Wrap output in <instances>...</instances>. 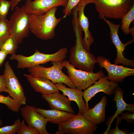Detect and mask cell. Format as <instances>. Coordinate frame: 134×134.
<instances>
[{
  "label": "cell",
  "instance_id": "6da1fadb",
  "mask_svg": "<svg viewBox=\"0 0 134 134\" xmlns=\"http://www.w3.org/2000/svg\"><path fill=\"white\" fill-rule=\"evenodd\" d=\"M77 15H74L72 21L76 37V44L71 48L69 61L75 68L88 72H93L97 63L94 55L86 50L82 43V32L78 23Z\"/></svg>",
  "mask_w": 134,
  "mask_h": 134
},
{
  "label": "cell",
  "instance_id": "7a4b0ae2",
  "mask_svg": "<svg viewBox=\"0 0 134 134\" xmlns=\"http://www.w3.org/2000/svg\"><path fill=\"white\" fill-rule=\"evenodd\" d=\"M58 7H54L42 14H32L30 19V31L37 37L47 40L52 39L55 35V28L63 19L57 18L55 14Z\"/></svg>",
  "mask_w": 134,
  "mask_h": 134
},
{
  "label": "cell",
  "instance_id": "3957f363",
  "mask_svg": "<svg viewBox=\"0 0 134 134\" xmlns=\"http://www.w3.org/2000/svg\"><path fill=\"white\" fill-rule=\"evenodd\" d=\"M67 52V49L65 47L61 48L56 52L51 54L43 53L36 49L34 54L30 56L14 54L11 55L9 59L17 61V68L23 69L45 64L50 61L63 62L66 58Z\"/></svg>",
  "mask_w": 134,
  "mask_h": 134
},
{
  "label": "cell",
  "instance_id": "277c9868",
  "mask_svg": "<svg viewBox=\"0 0 134 134\" xmlns=\"http://www.w3.org/2000/svg\"><path fill=\"white\" fill-rule=\"evenodd\" d=\"M99 17L121 19L134 5V0H93Z\"/></svg>",
  "mask_w": 134,
  "mask_h": 134
},
{
  "label": "cell",
  "instance_id": "5b68a950",
  "mask_svg": "<svg viewBox=\"0 0 134 134\" xmlns=\"http://www.w3.org/2000/svg\"><path fill=\"white\" fill-rule=\"evenodd\" d=\"M52 66L48 67L38 65L29 68V75L32 77H43L51 81L55 84L62 83L67 85L69 88H76L73 83L68 76L62 71L64 67L62 62L52 61H51Z\"/></svg>",
  "mask_w": 134,
  "mask_h": 134
},
{
  "label": "cell",
  "instance_id": "8992f818",
  "mask_svg": "<svg viewBox=\"0 0 134 134\" xmlns=\"http://www.w3.org/2000/svg\"><path fill=\"white\" fill-rule=\"evenodd\" d=\"M31 14L26 10L24 5L20 8L15 7L10 16L9 21L10 35L15 38L18 44L29 35Z\"/></svg>",
  "mask_w": 134,
  "mask_h": 134
},
{
  "label": "cell",
  "instance_id": "52a82bcc",
  "mask_svg": "<svg viewBox=\"0 0 134 134\" xmlns=\"http://www.w3.org/2000/svg\"><path fill=\"white\" fill-rule=\"evenodd\" d=\"M62 63L67 69L68 76L76 88L80 90H85L105 75L101 70L94 73L77 69L67 60L63 61Z\"/></svg>",
  "mask_w": 134,
  "mask_h": 134
},
{
  "label": "cell",
  "instance_id": "ba28073f",
  "mask_svg": "<svg viewBox=\"0 0 134 134\" xmlns=\"http://www.w3.org/2000/svg\"><path fill=\"white\" fill-rule=\"evenodd\" d=\"M55 134H93L97 125L86 119L82 115H76L69 120L58 125Z\"/></svg>",
  "mask_w": 134,
  "mask_h": 134
},
{
  "label": "cell",
  "instance_id": "9c48e42d",
  "mask_svg": "<svg viewBox=\"0 0 134 134\" xmlns=\"http://www.w3.org/2000/svg\"><path fill=\"white\" fill-rule=\"evenodd\" d=\"M3 74L9 95L21 105H25L27 99L23 88L8 62L5 63Z\"/></svg>",
  "mask_w": 134,
  "mask_h": 134
},
{
  "label": "cell",
  "instance_id": "30bf717a",
  "mask_svg": "<svg viewBox=\"0 0 134 134\" xmlns=\"http://www.w3.org/2000/svg\"><path fill=\"white\" fill-rule=\"evenodd\" d=\"M103 19L108 26L110 29V36L111 42L116 47L117 50L116 57L114 61V64L118 65L122 64L127 67H134V61L125 58L123 55V52L128 45L134 42V39L124 44L120 40L118 34V32L120 25L115 24L103 17Z\"/></svg>",
  "mask_w": 134,
  "mask_h": 134
},
{
  "label": "cell",
  "instance_id": "8fae6325",
  "mask_svg": "<svg viewBox=\"0 0 134 134\" xmlns=\"http://www.w3.org/2000/svg\"><path fill=\"white\" fill-rule=\"evenodd\" d=\"M99 65L101 68H104L107 71V79L110 81L123 82L126 77L134 75V69L111 64L107 58L99 56L96 58Z\"/></svg>",
  "mask_w": 134,
  "mask_h": 134
},
{
  "label": "cell",
  "instance_id": "7c38bea8",
  "mask_svg": "<svg viewBox=\"0 0 134 134\" xmlns=\"http://www.w3.org/2000/svg\"><path fill=\"white\" fill-rule=\"evenodd\" d=\"M93 84L84 90L83 96L86 105L87 110L89 109L88 102L95 95L100 92H102L106 95H112L115 88L118 86L117 82L110 81L107 76L100 78Z\"/></svg>",
  "mask_w": 134,
  "mask_h": 134
},
{
  "label": "cell",
  "instance_id": "4fadbf2b",
  "mask_svg": "<svg viewBox=\"0 0 134 134\" xmlns=\"http://www.w3.org/2000/svg\"><path fill=\"white\" fill-rule=\"evenodd\" d=\"M34 106L27 105L20 108L21 115L27 125L35 128L39 134H49L46 129L48 120L36 111Z\"/></svg>",
  "mask_w": 134,
  "mask_h": 134
},
{
  "label": "cell",
  "instance_id": "5bb4252c",
  "mask_svg": "<svg viewBox=\"0 0 134 134\" xmlns=\"http://www.w3.org/2000/svg\"><path fill=\"white\" fill-rule=\"evenodd\" d=\"M93 2V0H80L75 6L77 10L78 23L84 33V37L82 39V44L85 49L89 51L90 46L94 42V39L89 30L88 18L85 14L84 10L87 4Z\"/></svg>",
  "mask_w": 134,
  "mask_h": 134
},
{
  "label": "cell",
  "instance_id": "9a60e30c",
  "mask_svg": "<svg viewBox=\"0 0 134 134\" xmlns=\"http://www.w3.org/2000/svg\"><path fill=\"white\" fill-rule=\"evenodd\" d=\"M27 0L25 6L26 10L31 14H43L54 7L66 6L68 0Z\"/></svg>",
  "mask_w": 134,
  "mask_h": 134
},
{
  "label": "cell",
  "instance_id": "2e32d148",
  "mask_svg": "<svg viewBox=\"0 0 134 134\" xmlns=\"http://www.w3.org/2000/svg\"><path fill=\"white\" fill-rule=\"evenodd\" d=\"M113 94L114 98L112 100L116 102V110L113 115L108 118V121L106 123L107 128L105 131L103 132L104 134H107L110 128L111 125L114 119L122 112L127 110L133 113L134 112V103L128 104L126 103L123 99L124 91L118 86L115 89Z\"/></svg>",
  "mask_w": 134,
  "mask_h": 134
},
{
  "label": "cell",
  "instance_id": "e0dca14e",
  "mask_svg": "<svg viewBox=\"0 0 134 134\" xmlns=\"http://www.w3.org/2000/svg\"><path fill=\"white\" fill-rule=\"evenodd\" d=\"M42 97L48 102L51 109L74 113L70 104L71 101L66 96L60 94L59 92L42 95Z\"/></svg>",
  "mask_w": 134,
  "mask_h": 134
},
{
  "label": "cell",
  "instance_id": "ac0fdd59",
  "mask_svg": "<svg viewBox=\"0 0 134 134\" xmlns=\"http://www.w3.org/2000/svg\"><path fill=\"white\" fill-rule=\"evenodd\" d=\"M24 75L34 90L42 95L59 92L55 84L48 79L41 77H32L27 74Z\"/></svg>",
  "mask_w": 134,
  "mask_h": 134
},
{
  "label": "cell",
  "instance_id": "d6986e66",
  "mask_svg": "<svg viewBox=\"0 0 134 134\" xmlns=\"http://www.w3.org/2000/svg\"><path fill=\"white\" fill-rule=\"evenodd\" d=\"M107 99L103 96L101 100L91 109L87 110L83 115L84 118L93 124L97 125L105 120V107Z\"/></svg>",
  "mask_w": 134,
  "mask_h": 134
},
{
  "label": "cell",
  "instance_id": "ffe728a7",
  "mask_svg": "<svg viewBox=\"0 0 134 134\" xmlns=\"http://www.w3.org/2000/svg\"><path fill=\"white\" fill-rule=\"evenodd\" d=\"M55 84L58 89L63 92L62 94L67 96L71 101H74L76 102L79 109L78 114L83 115L87 109L86 103L83 99L82 90L77 88L67 87L62 83H56Z\"/></svg>",
  "mask_w": 134,
  "mask_h": 134
},
{
  "label": "cell",
  "instance_id": "44dd1931",
  "mask_svg": "<svg viewBox=\"0 0 134 134\" xmlns=\"http://www.w3.org/2000/svg\"><path fill=\"white\" fill-rule=\"evenodd\" d=\"M36 110L46 118L48 122L58 125L67 121L75 115L56 109L46 110L36 108Z\"/></svg>",
  "mask_w": 134,
  "mask_h": 134
},
{
  "label": "cell",
  "instance_id": "7402d4cb",
  "mask_svg": "<svg viewBox=\"0 0 134 134\" xmlns=\"http://www.w3.org/2000/svg\"><path fill=\"white\" fill-rule=\"evenodd\" d=\"M18 44L15 38L10 35L0 46V50L4 52L7 55L15 54Z\"/></svg>",
  "mask_w": 134,
  "mask_h": 134
},
{
  "label": "cell",
  "instance_id": "603a6c76",
  "mask_svg": "<svg viewBox=\"0 0 134 134\" xmlns=\"http://www.w3.org/2000/svg\"><path fill=\"white\" fill-rule=\"evenodd\" d=\"M120 28L123 32L127 35L130 33V25L134 20V5L129 11L121 18Z\"/></svg>",
  "mask_w": 134,
  "mask_h": 134
},
{
  "label": "cell",
  "instance_id": "cb8c5ba5",
  "mask_svg": "<svg viewBox=\"0 0 134 134\" xmlns=\"http://www.w3.org/2000/svg\"><path fill=\"white\" fill-rule=\"evenodd\" d=\"M0 103L4 104L9 109L16 112L19 111L21 106L9 95L5 96L0 95Z\"/></svg>",
  "mask_w": 134,
  "mask_h": 134
},
{
  "label": "cell",
  "instance_id": "d4e9b609",
  "mask_svg": "<svg viewBox=\"0 0 134 134\" xmlns=\"http://www.w3.org/2000/svg\"><path fill=\"white\" fill-rule=\"evenodd\" d=\"M10 35L9 21L6 18L0 21V46Z\"/></svg>",
  "mask_w": 134,
  "mask_h": 134
},
{
  "label": "cell",
  "instance_id": "484cf974",
  "mask_svg": "<svg viewBox=\"0 0 134 134\" xmlns=\"http://www.w3.org/2000/svg\"><path fill=\"white\" fill-rule=\"evenodd\" d=\"M21 122L19 119L14 121L11 125L0 127V134H15L17 133Z\"/></svg>",
  "mask_w": 134,
  "mask_h": 134
},
{
  "label": "cell",
  "instance_id": "4316f807",
  "mask_svg": "<svg viewBox=\"0 0 134 134\" xmlns=\"http://www.w3.org/2000/svg\"><path fill=\"white\" fill-rule=\"evenodd\" d=\"M11 4V1L0 0V21L6 18Z\"/></svg>",
  "mask_w": 134,
  "mask_h": 134
},
{
  "label": "cell",
  "instance_id": "83f0119b",
  "mask_svg": "<svg viewBox=\"0 0 134 134\" xmlns=\"http://www.w3.org/2000/svg\"><path fill=\"white\" fill-rule=\"evenodd\" d=\"M18 134H39L38 130L35 128H32L27 125L25 121L23 120L21 122Z\"/></svg>",
  "mask_w": 134,
  "mask_h": 134
},
{
  "label": "cell",
  "instance_id": "f1b7e54d",
  "mask_svg": "<svg viewBox=\"0 0 134 134\" xmlns=\"http://www.w3.org/2000/svg\"><path fill=\"white\" fill-rule=\"evenodd\" d=\"M80 0H68L66 6L63 11L64 16L66 17L72 13L73 8L77 5Z\"/></svg>",
  "mask_w": 134,
  "mask_h": 134
},
{
  "label": "cell",
  "instance_id": "f546056e",
  "mask_svg": "<svg viewBox=\"0 0 134 134\" xmlns=\"http://www.w3.org/2000/svg\"><path fill=\"white\" fill-rule=\"evenodd\" d=\"M121 116H117V122L119 123H120L122 120H126L128 122L131 124L133 123L134 120V113H131L129 112L122 113Z\"/></svg>",
  "mask_w": 134,
  "mask_h": 134
},
{
  "label": "cell",
  "instance_id": "4dcf8cb0",
  "mask_svg": "<svg viewBox=\"0 0 134 134\" xmlns=\"http://www.w3.org/2000/svg\"><path fill=\"white\" fill-rule=\"evenodd\" d=\"M118 125L117 124L114 129H110L108 131L107 134H133L134 133L129 132L125 129L120 130L118 126Z\"/></svg>",
  "mask_w": 134,
  "mask_h": 134
},
{
  "label": "cell",
  "instance_id": "1f68e13d",
  "mask_svg": "<svg viewBox=\"0 0 134 134\" xmlns=\"http://www.w3.org/2000/svg\"><path fill=\"white\" fill-rule=\"evenodd\" d=\"M2 92L8 93V91L6 87L5 79L3 74L0 75V94Z\"/></svg>",
  "mask_w": 134,
  "mask_h": 134
},
{
  "label": "cell",
  "instance_id": "d6a6232c",
  "mask_svg": "<svg viewBox=\"0 0 134 134\" xmlns=\"http://www.w3.org/2000/svg\"><path fill=\"white\" fill-rule=\"evenodd\" d=\"M7 55L4 52L0 50V68L3 64Z\"/></svg>",
  "mask_w": 134,
  "mask_h": 134
},
{
  "label": "cell",
  "instance_id": "836d02e7",
  "mask_svg": "<svg viewBox=\"0 0 134 134\" xmlns=\"http://www.w3.org/2000/svg\"><path fill=\"white\" fill-rule=\"evenodd\" d=\"M22 0H11V10L13 11L14 8L17 5L18 3Z\"/></svg>",
  "mask_w": 134,
  "mask_h": 134
},
{
  "label": "cell",
  "instance_id": "e575fe53",
  "mask_svg": "<svg viewBox=\"0 0 134 134\" xmlns=\"http://www.w3.org/2000/svg\"><path fill=\"white\" fill-rule=\"evenodd\" d=\"M130 33L131 35H132L133 39H134V25L133 27L131 28H130Z\"/></svg>",
  "mask_w": 134,
  "mask_h": 134
},
{
  "label": "cell",
  "instance_id": "d590c367",
  "mask_svg": "<svg viewBox=\"0 0 134 134\" xmlns=\"http://www.w3.org/2000/svg\"><path fill=\"white\" fill-rule=\"evenodd\" d=\"M2 124V121L0 117V127L1 126Z\"/></svg>",
  "mask_w": 134,
  "mask_h": 134
}]
</instances>
